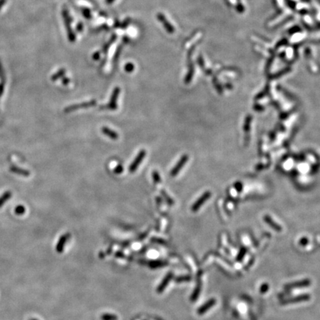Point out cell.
I'll return each instance as SVG.
<instances>
[{"label":"cell","mask_w":320,"mask_h":320,"mask_svg":"<svg viewBox=\"0 0 320 320\" xmlns=\"http://www.w3.org/2000/svg\"><path fill=\"white\" fill-rule=\"evenodd\" d=\"M6 3V0H0V10L2 8L3 5Z\"/></svg>","instance_id":"obj_26"},{"label":"cell","mask_w":320,"mask_h":320,"mask_svg":"<svg viewBox=\"0 0 320 320\" xmlns=\"http://www.w3.org/2000/svg\"><path fill=\"white\" fill-rule=\"evenodd\" d=\"M124 70H125V71L127 73L133 72V70H134V65L133 63H127V64L124 65Z\"/></svg>","instance_id":"obj_19"},{"label":"cell","mask_w":320,"mask_h":320,"mask_svg":"<svg viewBox=\"0 0 320 320\" xmlns=\"http://www.w3.org/2000/svg\"><path fill=\"white\" fill-rule=\"evenodd\" d=\"M160 192H161V194L162 195V196L164 197V199H165L167 204L169 205H174V200L171 198V197L169 196V195H168V193H167L164 189L161 190Z\"/></svg>","instance_id":"obj_11"},{"label":"cell","mask_w":320,"mask_h":320,"mask_svg":"<svg viewBox=\"0 0 320 320\" xmlns=\"http://www.w3.org/2000/svg\"><path fill=\"white\" fill-rule=\"evenodd\" d=\"M245 252H246V250H245V248L242 249V250H241V251L239 252L238 257H237V260H238V261H241V260H242V259L244 257Z\"/></svg>","instance_id":"obj_21"},{"label":"cell","mask_w":320,"mask_h":320,"mask_svg":"<svg viewBox=\"0 0 320 320\" xmlns=\"http://www.w3.org/2000/svg\"><path fill=\"white\" fill-rule=\"evenodd\" d=\"M268 288V285L265 284V285H263L261 287V288H260V291H261V292H262V293L265 292V291H267Z\"/></svg>","instance_id":"obj_23"},{"label":"cell","mask_w":320,"mask_h":320,"mask_svg":"<svg viewBox=\"0 0 320 320\" xmlns=\"http://www.w3.org/2000/svg\"><path fill=\"white\" fill-rule=\"evenodd\" d=\"M130 22V20H129V19H127V20H126V21H125V22H124L123 25H122V28H126V27L128 26V22Z\"/></svg>","instance_id":"obj_27"},{"label":"cell","mask_w":320,"mask_h":320,"mask_svg":"<svg viewBox=\"0 0 320 320\" xmlns=\"http://www.w3.org/2000/svg\"><path fill=\"white\" fill-rule=\"evenodd\" d=\"M10 170L13 172V173L20 174V175H22V176H29L30 175V173L28 171V170L21 169V168H16V167H11V168H10Z\"/></svg>","instance_id":"obj_12"},{"label":"cell","mask_w":320,"mask_h":320,"mask_svg":"<svg viewBox=\"0 0 320 320\" xmlns=\"http://www.w3.org/2000/svg\"><path fill=\"white\" fill-rule=\"evenodd\" d=\"M101 132H102L103 134H105V136H107V137L113 139V140H116V139H119L118 133L116 131H114V130L110 129V128L108 127H103L101 128Z\"/></svg>","instance_id":"obj_10"},{"label":"cell","mask_w":320,"mask_h":320,"mask_svg":"<svg viewBox=\"0 0 320 320\" xmlns=\"http://www.w3.org/2000/svg\"><path fill=\"white\" fill-rule=\"evenodd\" d=\"M97 100L96 99H93V100H91L89 101H85V102H82L79 103V104H75L73 105H70V106L67 107V108L65 109L64 111L65 113H70L72 111L79 110V109L82 108H91V107L95 106L97 105Z\"/></svg>","instance_id":"obj_3"},{"label":"cell","mask_w":320,"mask_h":320,"mask_svg":"<svg viewBox=\"0 0 320 320\" xmlns=\"http://www.w3.org/2000/svg\"><path fill=\"white\" fill-rule=\"evenodd\" d=\"M69 82H70V80H69V79H68L67 77L63 78V79H62V83H63V85H68V84L69 83Z\"/></svg>","instance_id":"obj_25"},{"label":"cell","mask_w":320,"mask_h":320,"mask_svg":"<svg viewBox=\"0 0 320 320\" xmlns=\"http://www.w3.org/2000/svg\"><path fill=\"white\" fill-rule=\"evenodd\" d=\"M145 156H146V151L145 150H141L138 153L137 156L135 157L134 160L132 162V163L130 165L129 168H128V170H129L130 173L133 174L138 169L139 165L141 164V162L145 159Z\"/></svg>","instance_id":"obj_4"},{"label":"cell","mask_w":320,"mask_h":320,"mask_svg":"<svg viewBox=\"0 0 320 320\" xmlns=\"http://www.w3.org/2000/svg\"><path fill=\"white\" fill-rule=\"evenodd\" d=\"M3 89H4L3 85H0V96H1L2 93V92H3Z\"/></svg>","instance_id":"obj_28"},{"label":"cell","mask_w":320,"mask_h":320,"mask_svg":"<svg viewBox=\"0 0 320 320\" xmlns=\"http://www.w3.org/2000/svg\"><path fill=\"white\" fill-rule=\"evenodd\" d=\"M65 74V69H61V70H59L58 72L56 73L54 75L52 76V77H51V80H52V81H56V80H57L58 79L64 76Z\"/></svg>","instance_id":"obj_16"},{"label":"cell","mask_w":320,"mask_h":320,"mask_svg":"<svg viewBox=\"0 0 320 320\" xmlns=\"http://www.w3.org/2000/svg\"><path fill=\"white\" fill-rule=\"evenodd\" d=\"M210 193H205L204 195H202V196L199 198L198 200L196 201L194 204L192 206V210L193 211H196V210H199V208L202 206V205L204 203L205 201L209 198Z\"/></svg>","instance_id":"obj_9"},{"label":"cell","mask_w":320,"mask_h":320,"mask_svg":"<svg viewBox=\"0 0 320 320\" xmlns=\"http://www.w3.org/2000/svg\"><path fill=\"white\" fill-rule=\"evenodd\" d=\"M152 178H153V181H154L156 184H160L162 183V179H161L160 174H159V172L157 171L156 170H153Z\"/></svg>","instance_id":"obj_15"},{"label":"cell","mask_w":320,"mask_h":320,"mask_svg":"<svg viewBox=\"0 0 320 320\" xmlns=\"http://www.w3.org/2000/svg\"><path fill=\"white\" fill-rule=\"evenodd\" d=\"M11 193L10 192V191H7V192H5V193H4L2 196L0 197V208H1V207L3 205L5 204V203L9 199L11 198Z\"/></svg>","instance_id":"obj_14"},{"label":"cell","mask_w":320,"mask_h":320,"mask_svg":"<svg viewBox=\"0 0 320 320\" xmlns=\"http://www.w3.org/2000/svg\"><path fill=\"white\" fill-rule=\"evenodd\" d=\"M114 1L115 0H105V2H106L107 4H111V3L114 2Z\"/></svg>","instance_id":"obj_29"},{"label":"cell","mask_w":320,"mask_h":320,"mask_svg":"<svg viewBox=\"0 0 320 320\" xmlns=\"http://www.w3.org/2000/svg\"><path fill=\"white\" fill-rule=\"evenodd\" d=\"M62 16H63V18H64L65 25V26L67 28V32H68V39L70 42H71V43H74V42L76 40V36H75V34H74V31L72 30V28L70 27L71 20H70L68 11V10H67L66 7H64V8H63Z\"/></svg>","instance_id":"obj_2"},{"label":"cell","mask_w":320,"mask_h":320,"mask_svg":"<svg viewBox=\"0 0 320 320\" xmlns=\"http://www.w3.org/2000/svg\"><path fill=\"white\" fill-rule=\"evenodd\" d=\"M82 14L84 15V16L85 17L86 19H91V11L88 8H84L82 10Z\"/></svg>","instance_id":"obj_20"},{"label":"cell","mask_w":320,"mask_h":320,"mask_svg":"<svg viewBox=\"0 0 320 320\" xmlns=\"http://www.w3.org/2000/svg\"><path fill=\"white\" fill-rule=\"evenodd\" d=\"M310 299V296L309 294H303V295H300L298 296H295V297L287 299V300H285L282 302V304H293V303H297V302H304V301H308Z\"/></svg>","instance_id":"obj_7"},{"label":"cell","mask_w":320,"mask_h":320,"mask_svg":"<svg viewBox=\"0 0 320 320\" xmlns=\"http://www.w3.org/2000/svg\"><path fill=\"white\" fill-rule=\"evenodd\" d=\"M187 160H188V156H187V155H183V156L180 158V160L178 161V162L176 164V165L174 167L173 169H171V170H170V177H175V176H177V174L179 173V171L181 170L182 168H183L184 165L186 164Z\"/></svg>","instance_id":"obj_5"},{"label":"cell","mask_w":320,"mask_h":320,"mask_svg":"<svg viewBox=\"0 0 320 320\" xmlns=\"http://www.w3.org/2000/svg\"><path fill=\"white\" fill-rule=\"evenodd\" d=\"M99 56H100V53H99V52H97V53H94V55H93V59H94V60H98V59H99Z\"/></svg>","instance_id":"obj_24"},{"label":"cell","mask_w":320,"mask_h":320,"mask_svg":"<svg viewBox=\"0 0 320 320\" xmlns=\"http://www.w3.org/2000/svg\"><path fill=\"white\" fill-rule=\"evenodd\" d=\"M83 28H84V25L81 22H79L78 24V25L76 26V30H77L78 32H81L82 30H83Z\"/></svg>","instance_id":"obj_22"},{"label":"cell","mask_w":320,"mask_h":320,"mask_svg":"<svg viewBox=\"0 0 320 320\" xmlns=\"http://www.w3.org/2000/svg\"><path fill=\"white\" fill-rule=\"evenodd\" d=\"M120 93V88H119L116 87L114 89V91L112 92V94H111L110 101L106 105H103V106H100L101 109H106V110H116L118 108L117 106V99L119 96Z\"/></svg>","instance_id":"obj_1"},{"label":"cell","mask_w":320,"mask_h":320,"mask_svg":"<svg viewBox=\"0 0 320 320\" xmlns=\"http://www.w3.org/2000/svg\"><path fill=\"white\" fill-rule=\"evenodd\" d=\"M123 170H124V168H123V166H122V165L119 164L116 166V168H114V173L115 174H121L123 173Z\"/></svg>","instance_id":"obj_18"},{"label":"cell","mask_w":320,"mask_h":320,"mask_svg":"<svg viewBox=\"0 0 320 320\" xmlns=\"http://www.w3.org/2000/svg\"><path fill=\"white\" fill-rule=\"evenodd\" d=\"M310 285V281L309 279H304V280L295 282L291 283V284H287L286 286L285 287V288L286 289V290H291V289L298 288V287H308Z\"/></svg>","instance_id":"obj_8"},{"label":"cell","mask_w":320,"mask_h":320,"mask_svg":"<svg viewBox=\"0 0 320 320\" xmlns=\"http://www.w3.org/2000/svg\"><path fill=\"white\" fill-rule=\"evenodd\" d=\"M215 304H216V300H214V299L210 300L209 302H207V303L205 304L202 308H201L200 310H199V313H204V312L207 311L208 309H210V308H211L212 306H214Z\"/></svg>","instance_id":"obj_13"},{"label":"cell","mask_w":320,"mask_h":320,"mask_svg":"<svg viewBox=\"0 0 320 320\" xmlns=\"http://www.w3.org/2000/svg\"><path fill=\"white\" fill-rule=\"evenodd\" d=\"M25 212V208L23 205H18L15 208V213L17 215H22Z\"/></svg>","instance_id":"obj_17"},{"label":"cell","mask_w":320,"mask_h":320,"mask_svg":"<svg viewBox=\"0 0 320 320\" xmlns=\"http://www.w3.org/2000/svg\"><path fill=\"white\" fill-rule=\"evenodd\" d=\"M157 19H158V20L160 21V22L162 23L164 28H165L167 31H168V33H169V34L174 33L175 29H174V26L170 24L169 22H168V20L166 19V17L162 13H159L158 14H157Z\"/></svg>","instance_id":"obj_6"}]
</instances>
